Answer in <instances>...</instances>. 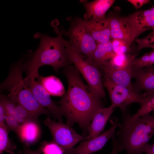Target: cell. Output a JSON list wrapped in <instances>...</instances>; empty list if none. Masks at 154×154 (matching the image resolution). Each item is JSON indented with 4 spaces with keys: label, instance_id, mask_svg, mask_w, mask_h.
Wrapping results in <instances>:
<instances>
[{
    "label": "cell",
    "instance_id": "obj_25",
    "mask_svg": "<svg viewBox=\"0 0 154 154\" xmlns=\"http://www.w3.org/2000/svg\"><path fill=\"white\" fill-rule=\"evenodd\" d=\"M113 50L116 54H121L131 53L130 46L125 41L119 39H114L111 40Z\"/></svg>",
    "mask_w": 154,
    "mask_h": 154
},
{
    "label": "cell",
    "instance_id": "obj_21",
    "mask_svg": "<svg viewBox=\"0 0 154 154\" xmlns=\"http://www.w3.org/2000/svg\"><path fill=\"white\" fill-rule=\"evenodd\" d=\"M138 54H115L107 63L113 67L118 69H132L133 60Z\"/></svg>",
    "mask_w": 154,
    "mask_h": 154
},
{
    "label": "cell",
    "instance_id": "obj_14",
    "mask_svg": "<svg viewBox=\"0 0 154 154\" xmlns=\"http://www.w3.org/2000/svg\"><path fill=\"white\" fill-rule=\"evenodd\" d=\"M138 36L149 30H154V5L144 10L137 11L127 16Z\"/></svg>",
    "mask_w": 154,
    "mask_h": 154
},
{
    "label": "cell",
    "instance_id": "obj_3",
    "mask_svg": "<svg viewBox=\"0 0 154 154\" xmlns=\"http://www.w3.org/2000/svg\"><path fill=\"white\" fill-rule=\"evenodd\" d=\"M39 46L28 59L22 64L27 76L37 77L38 70L44 65L52 66L56 72L69 65L64 39L61 33L54 38L40 34Z\"/></svg>",
    "mask_w": 154,
    "mask_h": 154
},
{
    "label": "cell",
    "instance_id": "obj_36",
    "mask_svg": "<svg viewBox=\"0 0 154 154\" xmlns=\"http://www.w3.org/2000/svg\"><path fill=\"white\" fill-rule=\"evenodd\" d=\"M6 152L9 153H10L11 154H16L13 151H7ZM18 154H25L22 151H19Z\"/></svg>",
    "mask_w": 154,
    "mask_h": 154
},
{
    "label": "cell",
    "instance_id": "obj_17",
    "mask_svg": "<svg viewBox=\"0 0 154 154\" xmlns=\"http://www.w3.org/2000/svg\"><path fill=\"white\" fill-rule=\"evenodd\" d=\"M114 109L110 106L108 107L102 108L97 112L89 127V135H88V139L95 137L101 134L104 130Z\"/></svg>",
    "mask_w": 154,
    "mask_h": 154
},
{
    "label": "cell",
    "instance_id": "obj_23",
    "mask_svg": "<svg viewBox=\"0 0 154 154\" xmlns=\"http://www.w3.org/2000/svg\"><path fill=\"white\" fill-rule=\"evenodd\" d=\"M14 116L20 124L29 121L38 122V119L32 114L19 104L16 106Z\"/></svg>",
    "mask_w": 154,
    "mask_h": 154
},
{
    "label": "cell",
    "instance_id": "obj_7",
    "mask_svg": "<svg viewBox=\"0 0 154 154\" xmlns=\"http://www.w3.org/2000/svg\"><path fill=\"white\" fill-rule=\"evenodd\" d=\"M43 123L49 129L52 136V141L68 154L77 143L88 139V136L78 134L71 127L62 121L56 122L49 118L46 119Z\"/></svg>",
    "mask_w": 154,
    "mask_h": 154
},
{
    "label": "cell",
    "instance_id": "obj_33",
    "mask_svg": "<svg viewBox=\"0 0 154 154\" xmlns=\"http://www.w3.org/2000/svg\"><path fill=\"white\" fill-rule=\"evenodd\" d=\"M6 115L4 106L2 102H0V126L7 128L5 121Z\"/></svg>",
    "mask_w": 154,
    "mask_h": 154
},
{
    "label": "cell",
    "instance_id": "obj_10",
    "mask_svg": "<svg viewBox=\"0 0 154 154\" xmlns=\"http://www.w3.org/2000/svg\"><path fill=\"white\" fill-rule=\"evenodd\" d=\"M111 121L112 126L108 129L97 137L82 141L68 154H92L102 149L115 134V130L118 127L119 123L118 118L115 117Z\"/></svg>",
    "mask_w": 154,
    "mask_h": 154
},
{
    "label": "cell",
    "instance_id": "obj_6",
    "mask_svg": "<svg viewBox=\"0 0 154 154\" xmlns=\"http://www.w3.org/2000/svg\"><path fill=\"white\" fill-rule=\"evenodd\" d=\"M67 19L70 23V27L64 34L68 37L69 45L93 62L96 43L87 31L79 18L69 17Z\"/></svg>",
    "mask_w": 154,
    "mask_h": 154
},
{
    "label": "cell",
    "instance_id": "obj_15",
    "mask_svg": "<svg viewBox=\"0 0 154 154\" xmlns=\"http://www.w3.org/2000/svg\"><path fill=\"white\" fill-rule=\"evenodd\" d=\"M100 70H102L104 73L103 78L108 79L117 84L133 90L131 82L133 78V71L131 68L118 69L107 64L101 66Z\"/></svg>",
    "mask_w": 154,
    "mask_h": 154
},
{
    "label": "cell",
    "instance_id": "obj_24",
    "mask_svg": "<svg viewBox=\"0 0 154 154\" xmlns=\"http://www.w3.org/2000/svg\"><path fill=\"white\" fill-rule=\"evenodd\" d=\"M8 132L7 128L0 126V154L4 151H13L16 147L8 136Z\"/></svg>",
    "mask_w": 154,
    "mask_h": 154
},
{
    "label": "cell",
    "instance_id": "obj_34",
    "mask_svg": "<svg viewBox=\"0 0 154 154\" xmlns=\"http://www.w3.org/2000/svg\"><path fill=\"white\" fill-rule=\"evenodd\" d=\"M135 7L138 9L150 1L149 0H128Z\"/></svg>",
    "mask_w": 154,
    "mask_h": 154
},
{
    "label": "cell",
    "instance_id": "obj_8",
    "mask_svg": "<svg viewBox=\"0 0 154 154\" xmlns=\"http://www.w3.org/2000/svg\"><path fill=\"white\" fill-rule=\"evenodd\" d=\"M104 87L107 90L111 101L110 106L114 108L118 107L121 112L130 104L143 102L145 97L144 94L136 92L134 90L117 84L108 79L103 78Z\"/></svg>",
    "mask_w": 154,
    "mask_h": 154
},
{
    "label": "cell",
    "instance_id": "obj_27",
    "mask_svg": "<svg viewBox=\"0 0 154 154\" xmlns=\"http://www.w3.org/2000/svg\"><path fill=\"white\" fill-rule=\"evenodd\" d=\"M42 151L43 154H64V151L57 144L52 141L48 142L44 141L41 142Z\"/></svg>",
    "mask_w": 154,
    "mask_h": 154
},
{
    "label": "cell",
    "instance_id": "obj_12",
    "mask_svg": "<svg viewBox=\"0 0 154 154\" xmlns=\"http://www.w3.org/2000/svg\"><path fill=\"white\" fill-rule=\"evenodd\" d=\"M79 19L97 44L111 40L110 23L107 17L97 19Z\"/></svg>",
    "mask_w": 154,
    "mask_h": 154
},
{
    "label": "cell",
    "instance_id": "obj_5",
    "mask_svg": "<svg viewBox=\"0 0 154 154\" xmlns=\"http://www.w3.org/2000/svg\"><path fill=\"white\" fill-rule=\"evenodd\" d=\"M68 59L82 75L88 86L99 97L105 99L106 94L100 70L85 56L72 48L64 40Z\"/></svg>",
    "mask_w": 154,
    "mask_h": 154
},
{
    "label": "cell",
    "instance_id": "obj_19",
    "mask_svg": "<svg viewBox=\"0 0 154 154\" xmlns=\"http://www.w3.org/2000/svg\"><path fill=\"white\" fill-rule=\"evenodd\" d=\"M115 54L113 50L111 40L108 42L97 44L94 52L92 61L100 70Z\"/></svg>",
    "mask_w": 154,
    "mask_h": 154
},
{
    "label": "cell",
    "instance_id": "obj_9",
    "mask_svg": "<svg viewBox=\"0 0 154 154\" xmlns=\"http://www.w3.org/2000/svg\"><path fill=\"white\" fill-rule=\"evenodd\" d=\"M24 81L39 103L48 110L59 121H62L64 114L60 107L51 98L37 78L27 76Z\"/></svg>",
    "mask_w": 154,
    "mask_h": 154
},
{
    "label": "cell",
    "instance_id": "obj_18",
    "mask_svg": "<svg viewBox=\"0 0 154 154\" xmlns=\"http://www.w3.org/2000/svg\"><path fill=\"white\" fill-rule=\"evenodd\" d=\"M38 122L29 121L20 124L16 133L23 144H33L39 138L40 129Z\"/></svg>",
    "mask_w": 154,
    "mask_h": 154
},
{
    "label": "cell",
    "instance_id": "obj_4",
    "mask_svg": "<svg viewBox=\"0 0 154 154\" xmlns=\"http://www.w3.org/2000/svg\"><path fill=\"white\" fill-rule=\"evenodd\" d=\"M22 63L21 60L13 66L7 78L1 84V90L6 91L9 98L37 119L41 114L50 115V112L39 103L25 83L22 75Z\"/></svg>",
    "mask_w": 154,
    "mask_h": 154
},
{
    "label": "cell",
    "instance_id": "obj_26",
    "mask_svg": "<svg viewBox=\"0 0 154 154\" xmlns=\"http://www.w3.org/2000/svg\"><path fill=\"white\" fill-rule=\"evenodd\" d=\"M154 111V96L145 98L140 108L133 115L135 118H138L145 114L150 113Z\"/></svg>",
    "mask_w": 154,
    "mask_h": 154
},
{
    "label": "cell",
    "instance_id": "obj_31",
    "mask_svg": "<svg viewBox=\"0 0 154 154\" xmlns=\"http://www.w3.org/2000/svg\"><path fill=\"white\" fill-rule=\"evenodd\" d=\"M42 145L40 143L38 148L35 150H31L30 148V145L28 144L24 143L23 145V152L25 154H42Z\"/></svg>",
    "mask_w": 154,
    "mask_h": 154
},
{
    "label": "cell",
    "instance_id": "obj_1",
    "mask_svg": "<svg viewBox=\"0 0 154 154\" xmlns=\"http://www.w3.org/2000/svg\"><path fill=\"white\" fill-rule=\"evenodd\" d=\"M63 72L67 79L68 88L56 103L66 118V124L72 127L77 123L85 133L96 113L103 108L102 98L85 84L74 66L64 68Z\"/></svg>",
    "mask_w": 154,
    "mask_h": 154
},
{
    "label": "cell",
    "instance_id": "obj_2",
    "mask_svg": "<svg viewBox=\"0 0 154 154\" xmlns=\"http://www.w3.org/2000/svg\"><path fill=\"white\" fill-rule=\"evenodd\" d=\"M122 113L116 133L117 141L126 154H143L154 135V112L136 118L133 117L127 107Z\"/></svg>",
    "mask_w": 154,
    "mask_h": 154
},
{
    "label": "cell",
    "instance_id": "obj_20",
    "mask_svg": "<svg viewBox=\"0 0 154 154\" xmlns=\"http://www.w3.org/2000/svg\"><path fill=\"white\" fill-rule=\"evenodd\" d=\"M37 77L50 96L62 97L65 94L64 86L56 77L53 75L44 77L39 75Z\"/></svg>",
    "mask_w": 154,
    "mask_h": 154
},
{
    "label": "cell",
    "instance_id": "obj_13",
    "mask_svg": "<svg viewBox=\"0 0 154 154\" xmlns=\"http://www.w3.org/2000/svg\"><path fill=\"white\" fill-rule=\"evenodd\" d=\"M132 77L135 79L133 84V90L145 97L154 96V66L152 65L133 71Z\"/></svg>",
    "mask_w": 154,
    "mask_h": 154
},
{
    "label": "cell",
    "instance_id": "obj_32",
    "mask_svg": "<svg viewBox=\"0 0 154 154\" xmlns=\"http://www.w3.org/2000/svg\"><path fill=\"white\" fill-rule=\"evenodd\" d=\"M112 139L113 142V146L112 151L110 154H118L123 150L116 139L115 135L113 136Z\"/></svg>",
    "mask_w": 154,
    "mask_h": 154
},
{
    "label": "cell",
    "instance_id": "obj_11",
    "mask_svg": "<svg viewBox=\"0 0 154 154\" xmlns=\"http://www.w3.org/2000/svg\"><path fill=\"white\" fill-rule=\"evenodd\" d=\"M107 17L110 23L111 39L122 40L130 46L138 36L127 16L121 17L111 12Z\"/></svg>",
    "mask_w": 154,
    "mask_h": 154
},
{
    "label": "cell",
    "instance_id": "obj_29",
    "mask_svg": "<svg viewBox=\"0 0 154 154\" xmlns=\"http://www.w3.org/2000/svg\"><path fill=\"white\" fill-rule=\"evenodd\" d=\"M0 102L3 104L6 114L14 116L15 110L17 104L7 96L4 95H1Z\"/></svg>",
    "mask_w": 154,
    "mask_h": 154
},
{
    "label": "cell",
    "instance_id": "obj_30",
    "mask_svg": "<svg viewBox=\"0 0 154 154\" xmlns=\"http://www.w3.org/2000/svg\"><path fill=\"white\" fill-rule=\"evenodd\" d=\"M5 121L8 132L13 131L16 133L20 124L17 121L14 116L6 114Z\"/></svg>",
    "mask_w": 154,
    "mask_h": 154
},
{
    "label": "cell",
    "instance_id": "obj_35",
    "mask_svg": "<svg viewBox=\"0 0 154 154\" xmlns=\"http://www.w3.org/2000/svg\"><path fill=\"white\" fill-rule=\"evenodd\" d=\"M145 153V154H154V142L152 145H149Z\"/></svg>",
    "mask_w": 154,
    "mask_h": 154
},
{
    "label": "cell",
    "instance_id": "obj_16",
    "mask_svg": "<svg viewBox=\"0 0 154 154\" xmlns=\"http://www.w3.org/2000/svg\"><path fill=\"white\" fill-rule=\"evenodd\" d=\"M86 11L84 19L86 20L100 19L106 17L105 14L115 0H96L91 2L87 0L80 1Z\"/></svg>",
    "mask_w": 154,
    "mask_h": 154
},
{
    "label": "cell",
    "instance_id": "obj_28",
    "mask_svg": "<svg viewBox=\"0 0 154 154\" xmlns=\"http://www.w3.org/2000/svg\"><path fill=\"white\" fill-rule=\"evenodd\" d=\"M135 41L137 44V52L142 48H151L154 50V30L149 35L141 39H135Z\"/></svg>",
    "mask_w": 154,
    "mask_h": 154
},
{
    "label": "cell",
    "instance_id": "obj_37",
    "mask_svg": "<svg viewBox=\"0 0 154 154\" xmlns=\"http://www.w3.org/2000/svg\"></svg>",
    "mask_w": 154,
    "mask_h": 154
},
{
    "label": "cell",
    "instance_id": "obj_22",
    "mask_svg": "<svg viewBox=\"0 0 154 154\" xmlns=\"http://www.w3.org/2000/svg\"><path fill=\"white\" fill-rule=\"evenodd\" d=\"M154 64V50L145 53L139 58L135 57L132 63L133 71L146 67L153 65Z\"/></svg>",
    "mask_w": 154,
    "mask_h": 154
}]
</instances>
